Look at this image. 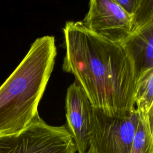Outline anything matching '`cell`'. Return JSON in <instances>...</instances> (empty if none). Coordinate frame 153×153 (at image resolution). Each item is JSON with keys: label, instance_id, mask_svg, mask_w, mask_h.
<instances>
[{"label": "cell", "instance_id": "ba28073f", "mask_svg": "<svg viewBox=\"0 0 153 153\" xmlns=\"http://www.w3.org/2000/svg\"><path fill=\"white\" fill-rule=\"evenodd\" d=\"M139 115L130 153H153V110Z\"/></svg>", "mask_w": 153, "mask_h": 153}, {"label": "cell", "instance_id": "9c48e42d", "mask_svg": "<svg viewBox=\"0 0 153 153\" xmlns=\"http://www.w3.org/2000/svg\"><path fill=\"white\" fill-rule=\"evenodd\" d=\"M130 16L134 32L153 22L152 0H115Z\"/></svg>", "mask_w": 153, "mask_h": 153}, {"label": "cell", "instance_id": "30bf717a", "mask_svg": "<svg viewBox=\"0 0 153 153\" xmlns=\"http://www.w3.org/2000/svg\"><path fill=\"white\" fill-rule=\"evenodd\" d=\"M135 109L140 115L153 110V70L145 74L136 82Z\"/></svg>", "mask_w": 153, "mask_h": 153}, {"label": "cell", "instance_id": "6da1fadb", "mask_svg": "<svg viewBox=\"0 0 153 153\" xmlns=\"http://www.w3.org/2000/svg\"><path fill=\"white\" fill-rule=\"evenodd\" d=\"M63 31V69L74 76L91 106L109 117L132 112L134 74L123 47L94 33L81 21L66 22Z\"/></svg>", "mask_w": 153, "mask_h": 153}, {"label": "cell", "instance_id": "277c9868", "mask_svg": "<svg viewBox=\"0 0 153 153\" xmlns=\"http://www.w3.org/2000/svg\"><path fill=\"white\" fill-rule=\"evenodd\" d=\"M140 118L135 109L123 117H109L92 107L89 148L93 153H130Z\"/></svg>", "mask_w": 153, "mask_h": 153}, {"label": "cell", "instance_id": "3957f363", "mask_svg": "<svg viewBox=\"0 0 153 153\" xmlns=\"http://www.w3.org/2000/svg\"><path fill=\"white\" fill-rule=\"evenodd\" d=\"M75 144L66 125L53 126L36 115L21 132L0 136V153H75Z\"/></svg>", "mask_w": 153, "mask_h": 153}, {"label": "cell", "instance_id": "7a4b0ae2", "mask_svg": "<svg viewBox=\"0 0 153 153\" xmlns=\"http://www.w3.org/2000/svg\"><path fill=\"white\" fill-rule=\"evenodd\" d=\"M57 47L53 36L36 38L20 64L0 87V136L17 134L38 115L53 72Z\"/></svg>", "mask_w": 153, "mask_h": 153}, {"label": "cell", "instance_id": "8fae6325", "mask_svg": "<svg viewBox=\"0 0 153 153\" xmlns=\"http://www.w3.org/2000/svg\"><path fill=\"white\" fill-rule=\"evenodd\" d=\"M85 153H93V152H92L90 149H88L87 151Z\"/></svg>", "mask_w": 153, "mask_h": 153}, {"label": "cell", "instance_id": "52a82bcc", "mask_svg": "<svg viewBox=\"0 0 153 153\" xmlns=\"http://www.w3.org/2000/svg\"><path fill=\"white\" fill-rule=\"evenodd\" d=\"M121 45L132 63L135 82L153 70V22L136 30Z\"/></svg>", "mask_w": 153, "mask_h": 153}, {"label": "cell", "instance_id": "8992f818", "mask_svg": "<svg viewBox=\"0 0 153 153\" xmlns=\"http://www.w3.org/2000/svg\"><path fill=\"white\" fill-rule=\"evenodd\" d=\"M92 109L79 84L75 81L67 89L65 99L66 127L78 153H85L89 148V123Z\"/></svg>", "mask_w": 153, "mask_h": 153}, {"label": "cell", "instance_id": "5b68a950", "mask_svg": "<svg viewBox=\"0 0 153 153\" xmlns=\"http://www.w3.org/2000/svg\"><path fill=\"white\" fill-rule=\"evenodd\" d=\"M82 23L97 35L120 45L134 32L130 16L115 0H91Z\"/></svg>", "mask_w": 153, "mask_h": 153}]
</instances>
